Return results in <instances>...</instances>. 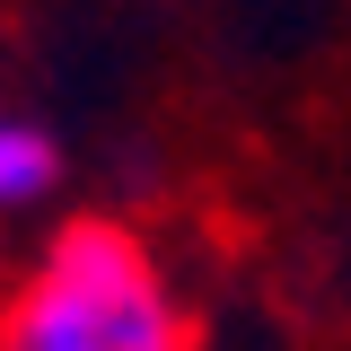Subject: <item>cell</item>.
Wrapping results in <instances>:
<instances>
[{"label": "cell", "instance_id": "cell-2", "mask_svg": "<svg viewBox=\"0 0 351 351\" xmlns=\"http://www.w3.org/2000/svg\"><path fill=\"white\" fill-rule=\"evenodd\" d=\"M53 176H62V158H53V132L18 123V114H0V211H27Z\"/></svg>", "mask_w": 351, "mask_h": 351}, {"label": "cell", "instance_id": "cell-1", "mask_svg": "<svg viewBox=\"0 0 351 351\" xmlns=\"http://www.w3.org/2000/svg\"><path fill=\"white\" fill-rule=\"evenodd\" d=\"M0 351H193V334L132 228L71 219L9 299Z\"/></svg>", "mask_w": 351, "mask_h": 351}]
</instances>
